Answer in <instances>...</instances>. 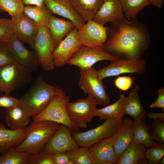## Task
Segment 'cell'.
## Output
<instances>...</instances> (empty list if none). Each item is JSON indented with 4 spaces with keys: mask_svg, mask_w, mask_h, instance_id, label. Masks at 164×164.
<instances>
[{
    "mask_svg": "<svg viewBox=\"0 0 164 164\" xmlns=\"http://www.w3.org/2000/svg\"><path fill=\"white\" fill-rule=\"evenodd\" d=\"M125 17L130 20L136 19L138 14L151 4L149 0H119Z\"/></svg>",
    "mask_w": 164,
    "mask_h": 164,
    "instance_id": "obj_30",
    "label": "cell"
},
{
    "mask_svg": "<svg viewBox=\"0 0 164 164\" xmlns=\"http://www.w3.org/2000/svg\"><path fill=\"white\" fill-rule=\"evenodd\" d=\"M134 84L133 78L128 76H118L114 81V86L123 91H128Z\"/></svg>",
    "mask_w": 164,
    "mask_h": 164,
    "instance_id": "obj_39",
    "label": "cell"
},
{
    "mask_svg": "<svg viewBox=\"0 0 164 164\" xmlns=\"http://www.w3.org/2000/svg\"><path fill=\"white\" fill-rule=\"evenodd\" d=\"M5 122L10 129L14 130L25 128L30 119L19 105L6 109Z\"/></svg>",
    "mask_w": 164,
    "mask_h": 164,
    "instance_id": "obj_25",
    "label": "cell"
},
{
    "mask_svg": "<svg viewBox=\"0 0 164 164\" xmlns=\"http://www.w3.org/2000/svg\"><path fill=\"white\" fill-rule=\"evenodd\" d=\"M126 97L120 93L118 99L114 103L101 109H96L94 116L101 120L108 119H122L125 115Z\"/></svg>",
    "mask_w": 164,
    "mask_h": 164,
    "instance_id": "obj_23",
    "label": "cell"
},
{
    "mask_svg": "<svg viewBox=\"0 0 164 164\" xmlns=\"http://www.w3.org/2000/svg\"><path fill=\"white\" fill-rule=\"evenodd\" d=\"M44 4L53 14L69 19L78 29L86 24L69 0H45Z\"/></svg>",
    "mask_w": 164,
    "mask_h": 164,
    "instance_id": "obj_20",
    "label": "cell"
},
{
    "mask_svg": "<svg viewBox=\"0 0 164 164\" xmlns=\"http://www.w3.org/2000/svg\"><path fill=\"white\" fill-rule=\"evenodd\" d=\"M94 164H115L117 160L112 137L104 139L88 147Z\"/></svg>",
    "mask_w": 164,
    "mask_h": 164,
    "instance_id": "obj_17",
    "label": "cell"
},
{
    "mask_svg": "<svg viewBox=\"0 0 164 164\" xmlns=\"http://www.w3.org/2000/svg\"><path fill=\"white\" fill-rule=\"evenodd\" d=\"M14 61L8 42L0 43V67Z\"/></svg>",
    "mask_w": 164,
    "mask_h": 164,
    "instance_id": "obj_38",
    "label": "cell"
},
{
    "mask_svg": "<svg viewBox=\"0 0 164 164\" xmlns=\"http://www.w3.org/2000/svg\"><path fill=\"white\" fill-rule=\"evenodd\" d=\"M8 43L14 61L32 71L38 68L39 59L34 50L27 49L13 35Z\"/></svg>",
    "mask_w": 164,
    "mask_h": 164,
    "instance_id": "obj_16",
    "label": "cell"
},
{
    "mask_svg": "<svg viewBox=\"0 0 164 164\" xmlns=\"http://www.w3.org/2000/svg\"><path fill=\"white\" fill-rule=\"evenodd\" d=\"M147 126L151 137L156 142L164 145V121L152 119L151 123Z\"/></svg>",
    "mask_w": 164,
    "mask_h": 164,
    "instance_id": "obj_35",
    "label": "cell"
},
{
    "mask_svg": "<svg viewBox=\"0 0 164 164\" xmlns=\"http://www.w3.org/2000/svg\"><path fill=\"white\" fill-rule=\"evenodd\" d=\"M150 35L147 27L137 19L124 18L108 27L106 40L102 46L117 59L141 58L150 46Z\"/></svg>",
    "mask_w": 164,
    "mask_h": 164,
    "instance_id": "obj_1",
    "label": "cell"
},
{
    "mask_svg": "<svg viewBox=\"0 0 164 164\" xmlns=\"http://www.w3.org/2000/svg\"><path fill=\"white\" fill-rule=\"evenodd\" d=\"M146 116L151 119H158L164 121V113L150 112L147 113Z\"/></svg>",
    "mask_w": 164,
    "mask_h": 164,
    "instance_id": "obj_43",
    "label": "cell"
},
{
    "mask_svg": "<svg viewBox=\"0 0 164 164\" xmlns=\"http://www.w3.org/2000/svg\"><path fill=\"white\" fill-rule=\"evenodd\" d=\"M72 131L67 126L60 124L58 129L42 152L53 155L79 147L72 136Z\"/></svg>",
    "mask_w": 164,
    "mask_h": 164,
    "instance_id": "obj_14",
    "label": "cell"
},
{
    "mask_svg": "<svg viewBox=\"0 0 164 164\" xmlns=\"http://www.w3.org/2000/svg\"><path fill=\"white\" fill-rule=\"evenodd\" d=\"M2 153V152H1V147L0 146V153Z\"/></svg>",
    "mask_w": 164,
    "mask_h": 164,
    "instance_id": "obj_48",
    "label": "cell"
},
{
    "mask_svg": "<svg viewBox=\"0 0 164 164\" xmlns=\"http://www.w3.org/2000/svg\"><path fill=\"white\" fill-rule=\"evenodd\" d=\"M87 22L78 29L79 40L81 45L91 47L102 46L106 39L108 27L93 20Z\"/></svg>",
    "mask_w": 164,
    "mask_h": 164,
    "instance_id": "obj_15",
    "label": "cell"
},
{
    "mask_svg": "<svg viewBox=\"0 0 164 164\" xmlns=\"http://www.w3.org/2000/svg\"><path fill=\"white\" fill-rule=\"evenodd\" d=\"M26 164H54L52 155L42 151L29 154Z\"/></svg>",
    "mask_w": 164,
    "mask_h": 164,
    "instance_id": "obj_37",
    "label": "cell"
},
{
    "mask_svg": "<svg viewBox=\"0 0 164 164\" xmlns=\"http://www.w3.org/2000/svg\"><path fill=\"white\" fill-rule=\"evenodd\" d=\"M124 11L119 0H103L93 20L104 25L124 18Z\"/></svg>",
    "mask_w": 164,
    "mask_h": 164,
    "instance_id": "obj_19",
    "label": "cell"
},
{
    "mask_svg": "<svg viewBox=\"0 0 164 164\" xmlns=\"http://www.w3.org/2000/svg\"><path fill=\"white\" fill-rule=\"evenodd\" d=\"M65 94L63 90L47 83L39 75L25 94L19 100V105L30 117L42 112L57 95Z\"/></svg>",
    "mask_w": 164,
    "mask_h": 164,
    "instance_id": "obj_2",
    "label": "cell"
},
{
    "mask_svg": "<svg viewBox=\"0 0 164 164\" xmlns=\"http://www.w3.org/2000/svg\"><path fill=\"white\" fill-rule=\"evenodd\" d=\"M65 152L69 156L73 164H94L87 147L80 146Z\"/></svg>",
    "mask_w": 164,
    "mask_h": 164,
    "instance_id": "obj_32",
    "label": "cell"
},
{
    "mask_svg": "<svg viewBox=\"0 0 164 164\" xmlns=\"http://www.w3.org/2000/svg\"><path fill=\"white\" fill-rule=\"evenodd\" d=\"M133 121L129 118L122 119L112 136L113 146L117 160L133 140Z\"/></svg>",
    "mask_w": 164,
    "mask_h": 164,
    "instance_id": "obj_18",
    "label": "cell"
},
{
    "mask_svg": "<svg viewBox=\"0 0 164 164\" xmlns=\"http://www.w3.org/2000/svg\"><path fill=\"white\" fill-rule=\"evenodd\" d=\"M25 14L32 19L38 26H47L53 12L45 5L32 7L25 6L23 11Z\"/></svg>",
    "mask_w": 164,
    "mask_h": 164,
    "instance_id": "obj_28",
    "label": "cell"
},
{
    "mask_svg": "<svg viewBox=\"0 0 164 164\" xmlns=\"http://www.w3.org/2000/svg\"><path fill=\"white\" fill-rule=\"evenodd\" d=\"M0 156V164H26L29 154L11 147Z\"/></svg>",
    "mask_w": 164,
    "mask_h": 164,
    "instance_id": "obj_31",
    "label": "cell"
},
{
    "mask_svg": "<svg viewBox=\"0 0 164 164\" xmlns=\"http://www.w3.org/2000/svg\"><path fill=\"white\" fill-rule=\"evenodd\" d=\"M70 99L65 94L57 95L42 112L33 118V121H53L63 124L72 131L78 130L79 128L72 121L67 111Z\"/></svg>",
    "mask_w": 164,
    "mask_h": 164,
    "instance_id": "obj_5",
    "label": "cell"
},
{
    "mask_svg": "<svg viewBox=\"0 0 164 164\" xmlns=\"http://www.w3.org/2000/svg\"><path fill=\"white\" fill-rule=\"evenodd\" d=\"M11 20L13 35L22 43L28 44L32 49L38 32L37 25L23 12L12 17Z\"/></svg>",
    "mask_w": 164,
    "mask_h": 164,
    "instance_id": "obj_13",
    "label": "cell"
},
{
    "mask_svg": "<svg viewBox=\"0 0 164 164\" xmlns=\"http://www.w3.org/2000/svg\"><path fill=\"white\" fill-rule=\"evenodd\" d=\"M80 77L79 85L83 92L91 94L96 99L98 104L107 105L110 102L102 82L98 76L97 70L93 67L86 69H80Z\"/></svg>",
    "mask_w": 164,
    "mask_h": 164,
    "instance_id": "obj_8",
    "label": "cell"
},
{
    "mask_svg": "<svg viewBox=\"0 0 164 164\" xmlns=\"http://www.w3.org/2000/svg\"><path fill=\"white\" fill-rule=\"evenodd\" d=\"M25 128L14 130L6 128L5 126L0 124V146L2 153L9 148L19 144L25 137Z\"/></svg>",
    "mask_w": 164,
    "mask_h": 164,
    "instance_id": "obj_24",
    "label": "cell"
},
{
    "mask_svg": "<svg viewBox=\"0 0 164 164\" xmlns=\"http://www.w3.org/2000/svg\"><path fill=\"white\" fill-rule=\"evenodd\" d=\"M47 26L50 31L55 48L66 36L76 27L71 21L64 20L52 15Z\"/></svg>",
    "mask_w": 164,
    "mask_h": 164,
    "instance_id": "obj_22",
    "label": "cell"
},
{
    "mask_svg": "<svg viewBox=\"0 0 164 164\" xmlns=\"http://www.w3.org/2000/svg\"><path fill=\"white\" fill-rule=\"evenodd\" d=\"M146 70V61L141 58L131 60L116 59L111 61L106 67L97 70V73L99 77L103 80L106 77L124 73L142 74Z\"/></svg>",
    "mask_w": 164,
    "mask_h": 164,
    "instance_id": "obj_11",
    "label": "cell"
},
{
    "mask_svg": "<svg viewBox=\"0 0 164 164\" xmlns=\"http://www.w3.org/2000/svg\"><path fill=\"white\" fill-rule=\"evenodd\" d=\"M139 164H148V161L147 159L145 157L139 161Z\"/></svg>",
    "mask_w": 164,
    "mask_h": 164,
    "instance_id": "obj_46",
    "label": "cell"
},
{
    "mask_svg": "<svg viewBox=\"0 0 164 164\" xmlns=\"http://www.w3.org/2000/svg\"><path fill=\"white\" fill-rule=\"evenodd\" d=\"M164 156V145L156 142L152 146L146 148L145 158L148 164H159Z\"/></svg>",
    "mask_w": 164,
    "mask_h": 164,
    "instance_id": "obj_34",
    "label": "cell"
},
{
    "mask_svg": "<svg viewBox=\"0 0 164 164\" xmlns=\"http://www.w3.org/2000/svg\"><path fill=\"white\" fill-rule=\"evenodd\" d=\"M73 8L85 21L92 20L103 0H69Z\"/></svg>",
    "mask_w": 164,
    "mask_h": 164,
    "instance_id": "obj_27",
    "label": "cell"
},
{
    "mask_svg": "<svg viewBox=\"0 0 164 164\" xmlns=\"http://www.w3.org/2000/svg\"><path fill=\"white\" fill-rule=\"evenodd\" d=\"M60 126L51 121H33L25 128V138L15 149L29 154L42 151Z\"/></svg>",
    "mask_w": 164,
    "mask_h": 164,
    "instance_id": "obj_3",
    "label": "cell"
},
{
    "mask_svg": "<svg viewBox=\"0 0 164 164\" xmlns=\"http://www.w3.org/2000/svg\"><path fill=\"white\" fill-rule=\"evenodd\" d=\"M81 46L79 40L78 29L75 27L53 51L52 58L55 67L64 66Z\"/></svg>",
    "mask_w": 164,
    "mask_h": 164,
    "instance_id": "obj_12",
    "label": "cell"
},
{
    "mask_svg": "<svg viewBox=\"0 0 164 164\" xmlns=\"http://www.w3.org/2000/svg\"><path fill=\"white\" fill-rule=\"evenodd\" d=\"M85 99L68 102L66 107L68 114L72 121L79 128L85 129L92 121L98 103L91 94Z\"/></svg>",
    "mask_w": 164,
    "mask_h": 164,
    "instance_id": "obj_7",
    "label": "cell"
},
{
    "mask_svg": "<svg viewBox=\"0 0 164 164\" xmlns=\"http://www.w3.org/2000/svg\"><path fill=\"white\" fill-rule=\"evenodd\" d=\"M122 119H108L102 124L89 131H72V136L80 146L89 147L101 140L112 137Z\"/></svg>",
    "mask_w": 164,
    "mask_h": 164,
    "instance_id": "obj_6",
    "label": "cell"
},
{
    "mask_svg": "<svg viewBox=\"0 0 164 164\" xmlns=\"http://www.w3.org/2000/svg\"><path fill=\"white\" fill-rule=\"evenodd\" d=\"M54 164H73L69 156L65 152L52 155Z\"/></svg>",
    "mask_w": 164,
    "mask_h": 164,
    "instance_id": "obj_41",
    "label": "cell"
},
{
    "mask_svg": "<svg viewBox=\"0 0 164 164\" xmlns=\"http://www.w3.org/2000/svg\"><path fill=\"white\" fill-rule=\"evenodd\" d=\"M158 95L156 100L149 106L150 108H160L164 110V88H159L157 92Z\"/></svg>",
    "mask_w": 164,
    "mask_h": 164,
    "instance_id": "obj_42",
    "label": "cell"
},
{
    "mask_svg": "<svg viewBox=\"0 0 164 164\" xmlns=\"http://www.w3.org/2000/svg\"><path fill=\"white\" fill-rule=\"evenodd\" d=\"M13 35L11 20L0 18V43L8 42Z\"/></svg>",
    "mask_w": 164,
    "mask_h": 164,
    "instance_id": "obj_36",
    "label": "cell"
},
{
    "mask_svg": "<svg viewBox=\"0 0 164 164\" xmlns=\"http://www.w3.org/2000/svg\"><path fill=\"white\" fill-rule=\"evenodd\" d=\"M32 71L14 61L0 67V91L9 95L30 84Z\"/></svg>",
    "mask_w": 164,
    "mask_h": 164,
    "instance_id": "obj_4",
    "label": "cell"
},
{
    "mask_svg": "<svg viewBox=\"0 0 164 164\" xmlns=\"http://www.w3.org/2000/svg\"><path fill=\"white\" fill-rule=\"evenodd\" d=\"M146 148L142 144L132 140L118 158L115 164H138L140 160L145 157Z\"/></svg>",
    "mask_w": 164,
    "mask_h": 164,
    "instance_id": "obj_26",
    "label": "cell"
},
{
    "mask_svg": "<svg viewBox=\"0 0 164 164\" xmlns=\"http://www.w3.org/2000/svg\"><path fill=\"white\" fill-rule=\"evenodd\" d=\"M45 0H23L25 5L41 6L43 5Z\"/></svg>",
    "mask_w": 164,
    "mask_h": 164,
    "instance_id": "obj_44",
    "label": "cell"
},
{
    "mask_svg": "<svg viewBox=\"0 0 164 164\" xmlns=\"http://www.w3.org/2000/svg\"><path fill=\"white\" fill-rule=\"evenodd\" d=\"M25 6L23 0H0V11L7 12L12 17L23 13Z\"/></svg>",
    "mask_w": 164,
    "mask_h": 164,
    "instance_id": "obj_33",
    "label": "cell"
},
{
    "mask_svg": "<svg viewBox=\"0 0 164 164\" xmlns=\"http://www.w3.org/2000/svg\"><path fill=\"white\" fill-rule=\"evenodd\" d=\"M116 58L106 52L102 46L88 47L82 46L72 56L67 64L76 66L80 69H88L98 61L112 60Z\"/></svg>",
    "mask_w": 164,
    "mask_h": 164,
    "instance_id": "obj_10",
    "label": "cell"
},
{
    "mask_svg": "<svg viewBox=\"0 0 164 164\" xmlns=\"http://www.w3.org/2000/svg\"><path fill=\"white\" fill-rule=\"evenodd\" d=\"M19 100L5 95L0 97V107L9 108L19 105Z\"/></svg>",
    "mask_w": 164,
    "mask_h": 164,
    "instance_id": "obj_40",
    "label": "cell"
},
{
    "mask_svg": "<svg viewBox=\"0 0 164 164\" xmlns=\"http://www.w3.org/2000/svg\"><path fill=\"white\" fill-rule=\"evenodd\" d=\"M151 4L160 9L162 8L164 0H149Z\"/></svg>",
    "mask_w": 164,
    "mask_h": 164,
    "instance_id": "obj_45",
    "label": "cell"
},
{
    "mask_svg": "<svg viewBox=\"0 0 164 164\" xmlns=\"http://www.w3.org/2000/svg\"><path fill=\"white\" fill-rule=\"evenodd\" d=\"M132 134L133 140L142 144L147 148L156 143L149 133L145 119L140 121L134 120Z\"/></svg>",
    "mask_w": 164,
    "mask_h": 164,
    "instance_id": "obj_29",
    "label": "cell"
},
{
    "mask_svg": "<svg viewBox=\"0 0 164 164\" xmlns=\"http://www.w3.org/2000/svg\"><path fill=\"white\" fill-rule=\"evenodd\" d=\"M159 164H164V156H163L161 159Z\"/></svg>",
    "mask_w": 164,
    "mask_h": 164,
    "instance_id": "obj_47",
    "label": "cell"
},
{
    "mask_svg": "<svg viewBox=\"0 0 164 164\" xmlns=\"http://www.w3.org/2000/svg\"><path fill=\"white\" fill-rule=\"evenodd\" d=\"M55 49L48 26H38L37 34L32 50L37 54L39 66L45 70L52 71L55 67L52 58L53 52Z\"/></svg>",
    "mask_w": 164,
    "mask_h": 164,
    "instance_id": "obj_9",
    "label": "cell"
},
{
    "mask_svg": "<svg viewBox=\"0 0 164 164\" xmlns=\"http://www.w3.org/2000/svg\"><path fill=\"white\" fill-rule=\"evenodd\" d=\"M140 86L135 84L126 97L125 114L132 117L134 120L145 119L147 112L141 104L139 97Z\"/></svg>",
    "mask_w": 164,
    "mask_h": 164,
    "instance_id": "obj_21",
    "label": "cell"
}]
</instances>
